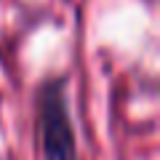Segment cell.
<instances>
[{
  "label": "cell",
  "instance_id": "1",
  "mask_svg": "<svg viewBox=\"0 0 160 160\" xmlns=\"http://www.w3.org/2000/svg\"><path fill=\"white\" fill-rule=\"evenodd\" d=\"M40 128H43V152L46 160H75V133L62 96V86L51 83L40 104Z\"/></svg>",
  "mask_w": 160,
  "mask_h": 160
}]
</instances>
